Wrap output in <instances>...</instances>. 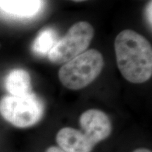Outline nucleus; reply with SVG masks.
<instances>
[{
  "mask_svg": "<svg viewBox=\"0 0 152 152\" xmlns=\"http://www.w3.org/2000/svg\"><path fill=\"white\" fill-rule=\"evenodd\" d=\"M57 147L65 152H92L94 145L80 130L65 127L56 135Z\"/></svg>",
  "mask_w": 152,
  "mask_h": 152,
  "instance_id": "nucleus-6",
  "label": "nucleus"
},
{
  "mask_svg": "<svg viewBox=\"0 0 152 152\" xmlns=\"http://www.w3.org/2000/svg\"><path fill=\"white\" fill-rule=\"evenodd\" d=\"M79 122L81 131L94 146L106 140L111 133V120L99 109H91L83 112Z\"/></svg>",
  "mask_w": 152,
  "mask_h": 152,
  "instance_id": "nucleus-5",
  "label": "nucleus"
},
{
  "mask_svg": "<svg viewBox=\"0 0 152 152\" xmlns=\"http://www.w3.org/2000/svg\"><path fill=\"white\" fill-rule=\"evenodd\" d=\"M42 102L33 92L23 96L7 95L0 100V114L18 128H27L39 122L43 116Z\"/></svg>",
  "mask_w": 152,
  "mask_h": 152,
  "instance_id": "nucleus-3",
  "label": "nucleus"
},
{
  "mask_svg": "<svg viewBox=\"0 0 152 152\" xmlns=\"http://www.w3.org/2000/svg\"><path fill=\"white\" fill-rule=\"evenodd\" d=\"M6 88L12 96H23L32 93L30 74L23 69H14L6 78Z\"/></svg>",
  "mask_w": 152,
  "mask_h": 152,
  "instance_id": "nucleus-7",
  "label": "nucleus"
},
{
  "mask_svg": "<svg viewBox=\"0 0 152 152\" xmlns=\"http://www.w3.org/2000/svg\"><path fill=\"white\" fill-rule=\"evenodd\" d=\"M58 40L57 34L54 29L45 28L38 33L33 42V49L38 54H48Z\"/></svg>",
  "mask_w": 152,
  "mask_h": 152,
  "instance_id": "nucleus-9",
  "label": "nucleus"
},
{
  "mask_svg": "<svg viewBox=\"0 0 152 152\" xmlns=\"http://www.w3.org/2000/svg\"><path fill=\"white\" fill-rule=\"evenodd\" d=\"M104 66L102 54L96 49H89L64 64L58 71V79L68 90H79L91 84Z\"/></svg>",
  "mask_w": 152,
  "mask_h": 152,
  "instance_id": "nucleus-2",
  "label": "nucleus"
},
{
  "mask_svg": "<svg viewBox=\"0 0 152 152\" xmlns=\"http://www.w3.org/2000/svg\"><path fill=\"white\" fill-rule=\"evenodd\" d=\"M1 8L9 14L19 16H30L39 7V0H0Z\"/></svg>",
  "mask_w": 152,
  "mask_h": 152,
  "instance_id": "nucleus-8",
  "label": "nucleus"
},
{
  "mask_svg": "<svg viewBox=\"0 0 152 152\" xmlns=\"http://www.w3.org/2000/svg\"><path fill=\"white\" fill-rule=\"evenodd\" d=\"M147 15L148 20H149V21H150V23L151 24V1H150L147 6Z\"/></svg>",
  "mask_w": 152,
  "mask_h": 152,
  "instance_id": "nucleus-11",
  "label": "nucleus"
},
{
  "mask_svg": "<svg viewBox=\"0 0 152 152\" xmlns=\"http://www.w3.org/2000/svg\"><path fill=\"white\" fill-rule=\"evenodd\" d=\"M118 67L125 79L141 84L152 75V47L149 42L132 30H124L114 43Z\"/></svg>",
  "mask_w": 152,
  "mask_h": 152,
  "instance_id": "nucleus-1",
  "label": "nucleus"
},
{
  "mask_svg": "<svg viewBox=\"0 0 152 152\" xmlns=\"http://www.w3.org/2000/svg\"><path fill=\"white\" fill-rule=\"evenodd\" d=\"M71 1H77V2H81V1H87V0H71Z\"/></svg>",
  "mask_w": 152,
  "mask_h": 152,
  "instance_id": "nucleus-13",
  "label": "nucleus"
},
{
  "mask_svg": "<svg viewBox=\"0 0 152 152\" xmlns=\"http://www.w3.org/2000/svg\"><path fill=\"white\" fill-rule=\"evenodd\" d=\"M132 152H151V150H149V149H147V148L140 147V148H137V149H134Z\"/></svg>",
  "mask_w": 152,
  "mask_h": 152,
  "instance_id": "nucleus-12",
  "label": "nucleus"
},
{
  "mask_svg": "<svg viewBox=\"0 0 152 152\" xmlns=\"http://www.w3.org/2000/svg\"><path fill=\"white\" fill-rule=\"evenodd\" d=\"M94 35V28L90 23H76L51 49L48 54L49 61L55 64H64L73 59L87 50Z\"/></svg>",
  "mask_w": 152,
  "mask_h": 152,
  "instance_id": "nucleus-4",
  "label": "nucleus"
},
{
  "mask_svg": "<svg viewBox=\"0 0 152 152\" xmlns=\"http://www.w3.org/2000/svg\"><path fill=\"white\" fill-rule=\"evenodd\" d=\"M45 152H65L63 151L62 149H61L58 147L56 146H51L47 148Z\"/></svg>",
  "mask_w": 152,
  "mask_h": 152,
  "instance_id": "nucleus-10",
  "label": "nucleus"
}]
</instances>
